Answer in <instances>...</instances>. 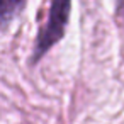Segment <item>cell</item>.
<instances>
[{
	"label": "cell",
	"mask_w": 124,
	"mask_h": 124,
	"mask_svg": "<svg viewBox=\"0 0 124 124\" xmlns=\"http://www.w3.org/2000/svg\"><path fill=\"white\" fill-rule=\"evenodd\" d=\"M70 10H71V4L70 2H56L51 4L49 7V14H48V21L46 24L41 27L38 38H36V46L32 51V61H39L48 49H51L63 36H65V29L70 19Z\"/></svg>",
	"instance_id": "obj_1"
},
{
	"label": "cell",
	"mask_w": 124,
	"mask_h": 124,
	"mask_svg": "<svg viewBox=\"0 0 124 124\" xmlns=\"http://www.w3.org/2000/svg\"><path fill=\"white\" fill-rule=\"evenodd\" d=\"M24 2H0V29L5 27L22 9Z\"/></svg>",
	"instance_id": "obj_2"
}]
</instances>
